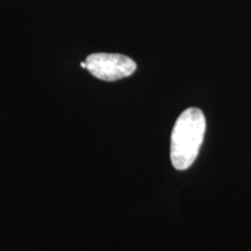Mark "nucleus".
Here are the masks:
<instances>
[{
  "mask_svg": "<svg viewBox=\"0 0 251 251\" xmlns=\"http://www.w3.org/2000/svg\"><path fill=\"white\" fill-rule=\"evenodd\" d=\"M206 131V119L201 109L191 107L179 115L171 133L170 157L177 170H186L199 155Z\"/></svg>",
  "mask_w": 251,
  "mask_h": 251,
  "instance_id": "f257e3e1",
  "label": "nucleus"
},
{
  "mask_svg": "<svg viewBox=\"0 0 251 251\" xmlns=\"http://www.w3.org/2000/svg\"><path fill=\"white\" fill-rule=\"evenodd\" d=\"M92 76L103 81H115L129 77L136 70V63L128 56L108 52H96L81 63Z\"/></svg>",
  "mask_w": 251,
  "mask_h": 251,
  "instance_id": "f03ea898",
  "label": "nucleus"
}]
</instances>
